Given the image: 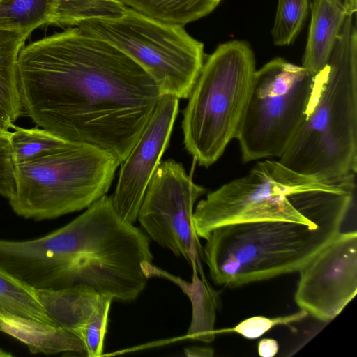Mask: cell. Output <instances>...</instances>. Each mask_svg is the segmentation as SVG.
<instances>
[{
    "label": "cell",
    "mask_w": 357,
    "mask_h": 357,
    "mask_svg": "<svg viewBox=\"0 0 357 357\" xmlns=\"http://www.w3.org/2000/svg\"><path fill=\"white\" fill-rule=\"evenodd\" d=\"M16 126L8 116V115L0 108V129L5 132H10Z\"/></svg>",
    "instance_id": "obj_26"
},
{
    "label": "cell",
    "mask_w": 357,
    "mask_h": 357,
    "mask_svg": "<svg viewBox=\"0 0 357 357\" xmlns=\"http://www.w3.org/2000/svg\"><path fill=\"white\" fill-rule=\"evenodd\" d=\"M192 269V282H188L155 266L153 263H146L143 266L148 278L153 276L166 278L175 283L188 295L192 304V314L187 335L191 339L209 343L213 341L215 336L214 326L220 298L219 294L206 278H199L195 267Z\"/></svg>",
    "instance_id": "obj_15"
},
{
    "label": "cell",
    "mask_w": 357,
    "mask_h": 357,
    "mask_svg": "<svg viewBox=\"0 0 357 357\" xmlns=\"http://www.w3.org/2000/svg\"><path fill=\"white\" fill-rule=\"evenodd\" d=\"M342 221L317 227L287 221L227 224L204 238L213 282L235 288L299 271L341 231Z\"/></svg>",
    "instance_id": "obj_4"
},
{
    "label": "cell",
    "mask_w": 357,
    "mask_h": 357,
    "mask_svg": "<svg viewBox=\"0 0 357 357\" xmlns=\"http://www.w3.org/2000/svg\"><path fill=\"white\" fill-rule=\"evenodd\" d=\"M9 133L0 134V195L10 199L15 192V164Z\"/></svg>",
    "instance_id": "obj_23"
},
{
    "label": "cell",
    "mask_w": 357,
    "mask_h": 357,
    "mask_svg": "<svg viewBox=\"0 0 357 357\" xmlns=\"http://www.w3.org/2000/svg\"><path fill=\"white\" fill-rule=\"evenodd\" d=\"M9 138L15 165L51 153L69 143L38 126L25 128L16 126Z\"/></svg>",
    "instance_id": "obj_20"
},
{
    "label": "cell",
    "mask_w": 357,
    "mask_h": 357,
    "mask_svg": "<svg viewBox=\"0 0 357 357\" xmlns=\"http://www.w3.org/2000/svg\"><path fill=\"white\" fill-rule=\"evenodd\" d=\"M120 164L100 149L69 142L15 165V192L9 204L19 216L35 220L87 208L107 194Z\"/></svg>",
    "instance_id": "obj_6"
},
{
    "label": "cell",
    "mask_w": 357,
    "mask_h": 357,
    "mask_svg": "<svg viewBox=\"0 0 357 357\" xmlns=\"http://www.w3.org/2000/svg\"><path fill=\"white\" fill-rule=\"evenodd\" d=\"M308 313L301 310L295 313L276 317L255 316L245 319L233 328L215 330V333H236L247 339H256L279 325H289L305 319Z\"/></svg>",
    "instance_id": "obj_22"
},
{
    "label": "cell",
    "mask_w": 357,
    "mask_h": 357,
    "mask_svg": "<svg viewBox=\"0 0 357 357\" xmlns=\"http://www.w3.org/2000/svg\"><path fill=\"white\" fill-rule=\"evenodd\" d=\"M258 354L261 357H273L279 351V344L272 338H263L258 343Z\"/></svg>",
    "instance_id": "obj_24"
},
{
    "label": "cell",
    "mask_w": 357,
    "mask_h": 357,
    "mask_svg": "<svg viewBox=\"0 0 357 357\" xmlns=\"http://www.w3.org/2000/svg\"><path fill=\"white\" fill-rule=\"evenodd\" d=\"M61 0H0V29L30 35L38 27L52 24Z\"/></svg>",
    "instance_id": "obj_18"
},
{
    "label": "cell",
    "mask_w": 357,
    "mask_h": 357,
    "mask_svg": "<svg viewBox=\"0 0 357 357\" xmlns=\"http://www.w3.org/2000/svg\"><path fill=\"white\" fill-rule=\"evenodd\" d=\"M29 35L0 29V108L14 123L22 114L18 79V57Z\"/></svg>",
    "instance_id": "obj_16"
},
{
    "label": "cell",
    "mask_w": 357,
    "mask_h": 357,
    "mask_svg": "<svg viewBox=\"0 0 357 357\" xmlns=\"http://www.w3.org/2000/svg\"><path fill=\"white\" fill-rule=\"evenodd\" d=\"M1 311V310H0Z\"/></svg>",
    "instance_id": "obj_29"
},
{
    "label": "cell",
    "mask_w": 357,
    "mask_h": 357,
    "mask_svg": "<svg viewBox=\"0 0 357 357\" xmlns=\"http://www.w3.org/2000/svg\"><path fill=\"white\" fill-rule=\"evenodd\" d=\"M146 16L184 26L211 13L222 0H119Z\"/></svg>",
    "instance_id": "obj_17"
},
{
    "label": "cell",
    "mask_w": 357,
    "mask_h": 357,
    "mask_svg": "<svg viewBox=\"0 0 357 357\" xmlns=\"http://www.w3.org/2000/svg\"><path fill=\"white\" fill-rule=\"evenodd\" d=\"M294 300L301 310L328 322L357 294V232H340L299 271Z\"/></svg>",
    "instance_id": "obj_10"
},
{
    "label": "cell",
    "mask_w": 357,
    "mask_h": 357,
    "mask_svg": "<svg viewBox=\"0 0 357 357\" xmlns=\"http://www.w3.org/2000/svg\"><path fill=\"white\" fill-rule=\"evenodd\" d=\"M357 0H313L311 20L302 66L311 75L325 66L351 8Z\"/></svg>",
    "instance_id": "obj_13"
},
{
    "label": "cell",
    "mask_w": 357,
    "mask_h": 357,
    "mask_svg": "<svg viewBox=\"0 0 357 357\" xmlns=\"http://www.w3.org/2000/svg\"><path fill=\"white\" fill-rule=\"evenodd\" d=\"M184 354L189 357H211L214 350L208 347H190L184 349Z\"/></svg>",
    "instance_id": "obj_25"
},
{
    "label": "cell",
    "mask_w": 357,
    "mask_h": 357,
    "mask_svg": "<svg viewBox=\"0 0 357 357\" xmlns=\"http://www.w3.org/2000/svg\"><path fill=\"white\" fill-rule=\"evenodd\" d=\"M356 9H350L324 68L314 75L304 116L279 161L333 180L357 170Z\"/></svg>",
    "instance_id": "obj_3"
},
{
    "label": "cell",
    "mask_w": 357,
    "mask_h": 357,
    "mask_svg": "<svg viewBox=\"0 0 357 357\" xmlns=\"http://www.w3.org/2000/svg\"><path fill=\"white\" fill-rule=\"evenodd\" d=\"M309 0H278L271 35L274 45H290L300 32L309 10Z\"/></svg>",
    "instance_id": "obj_21"
},
{
    "label": "cell",
    "mask_w": 357,
    "mask_h": 357,
    "mask_svg": "<svg viewBox=\"0 0 357 357\" xmlns=\"http://www.w3.org/2000/svg\"><path fill=\"white\" fill-rule=\"evenodd\" d=\"M17 66L23 112L36 126L120 163L162 96L131 58L77 26L24 46Z\"/></svg>",
    "instance_id": "obj_1"
},
{
    "label": "cell",
    "mask_w": 357,
    "mask_h": 357,
    "mask_svg": "<svg viewBox=\"0 0 357 357\" xmlns=\"http://www.w3.org/2000/svg\"><path fill=\"white\" fill-rule=\"evenodd\" d=\"M314 80L302 66L280 57L256 70L236 136L244 162L282 155L304 116Z\"/></svg>",
    "instance_id": "obj_8"
},
{
    "label": "cell",
    "mask_w": 357,
    "mask_h": 357,
    "mask_svg": "<svg viewBox=\"0 0 357 357\" xmlns=\"http://www.w3.org/2000/svg\"><path fill=\"white\" fill-rule=\"evenodd\" d=\"M13 356L12 354L8 353L6 351H4V350H3L2 349L0 348V357H1V356L7 357V356Z\"/></svg>",
    "instance_id": "obj_27"
},
{
    "label": "cell",
    "mask_w": 357,
    "mask_h": 357,
    "mask_svg": "<svg viewBox=\"0 0 357 357\" xmlns=\"http://www.w3.org/2000/svg\"><path fill=\"white\" fill-rule=\"evenodd\" d=\"M0 310L54 324L41 305L36 290L19 282L1 269Z\"/></svg>",
    "instance_id": "obj_19"
},
{
    "label": "cell",
    "mask_w": 357,
    "mask_h": 357,
    "mask_svg": "<svg viewBox=\"0 0 357 357\" xmlns=\"http://www.w3.org/2000/svg\"><path fill=\"white\" fill-rule=\"evenodd\" d=\"M9 132H5V131L1 130L0 129V134H3V133H9Z\"/></svg>",
    "instance_id": "obj_28"
},
{
    "label": "cell",
    "mask_w": 357,
    "mask_h": 357,
    "mask_svg": "<svg viewBox=\"0 0 357 357\" xmlns=\"http://www.w3.org/2000/svg\"><path fill=\"white\" fill-rule=\"evenodd\" d=\"M255 71L243 40L220 44L204 60L182 121L185 148L200 166L213 165L236 138Z\"/></svg>",
    "instance_id": "obj_5"
},
{
    "label": "cell",
    "mask_w": 357,
    "mask_h": 357,
    "mask_svg": "<svg viewBox=\"0 0 357 357\" xmlns=\"http://www.w3.org/2000/svg\"><path fill=\"white\" fill-rule=\"evenodd\" d=\"M178 100L161 96L158 105L131 151L120 164L114 208L120 218L134 224L149 182L167 148L178 110Z\"/></svg>",
    "instance_id": "obj_11"
},
{
    "label": "cell",
    "mask_w": 357,
    "mask_h": 357,
    "mask_svg": "<svg viewBox=\"0 0 357 357\" xmlns=\"http://www.w3.org/2000/svg\"><path fill=\"white\" fill-rule=\"evenodd\" d=\"M75 26L128 55L155 81L162 96L188 98L204 62L203 43L184 26L158 21L128 7L121 16L91 18Z\"/></svg>",
    "instance_id": "obj_7"
},
{
    "label": "cell",
    "mask_w": 357,
    "mask_h": 357,
    "mask_svg": "<svg viewBox=\"0 0 357 357\" xmlns=\"http://www.w3.org/2000/svg\"><path fill=\"white\" fill-rule=\"evenodd\" d=\"M206 189L196 184L183 165L160 162L146 190L137 217L146 233L160 246L205 277L203 247L193 222L194 206Z\"/></svg>",
    "instance_id": "obj_9"
},
{
    "label": "cell",
    "mask_w": 357,
    "mask_h": 357,
    "mask_svg": "<svg viewBox=\"0 0 357 357\" xmlns=\"http://www.w3.org/2000/svg\"><path fill=\"white\" fill-rule=\"evenodd\" d=\"M356 174L321 180L291 170L279 160L259 161L245 175L207 194L193 222L199 238L231 223L287 221L317 227L344 222L356 196Z\"/></svg>",
    "instance_id": "obj_2"
},
{
    "label": "cell",
    "mask_w": 357,
    "mask_h": 357,
    "mask_svg": "<svg viewBox=\"0 0 357 357\" xmlns=\"http://www.w3.org/2000/svg\"><path fill=\"white\" fill-rule=\"evenodd\" d=\"M0 331L25 344L32 354L85 353L82 341L62 327L0 311Z\"/></svg>",
    "instance_id": "obj_14"
},
{
    "label": "cell",
    "mask_w": 357,
    "mask_h": 357,
    "mask_svg": "<svg viewBox=\"0 0 357 357\" xmlns=\"http://www.w3.org/2000/svg\"><path fill=\"white\" fill-rule=\"evenodd\" d=\"M36 293L52 323L79 337L86 356L102 354L112 297L82 284Z\"/></svg>",
    "instance_id": "obj_12"
}]
</instances>
